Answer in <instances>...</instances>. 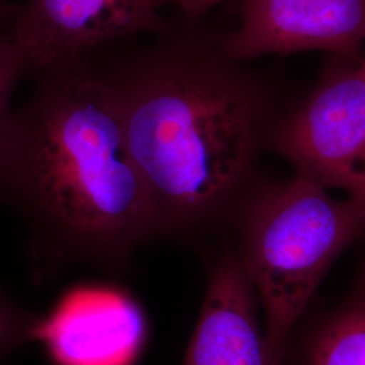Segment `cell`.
<instances>
[{"mask_svg": "<svg viewBox=\"0 0 365 365\" xmlns=\"http://www.w3.org/2000/svg\"><path fill=\"white\" fill-rule=\"evenodd\" d=\"M86 63L117 103L155 237L232 232L282 111L268 84L227 54L222 33L182 14L150 43Z\"/></svg>", "mask_w": 365, "mask_h": 365, "instance_id": "1", "label": "cell"}, {"mask_svg": "<svg viewBox=\"0 0 365 365\" xmlns=\"http://www.w3.org/2000/svg\"><path fill=\"white\" fill-rule=\"evenodd\" d=\"M33 78L0 130V199L26 222L36 257L123 272L155 230L117 103L86 60Z\"/></svg>", "mask_w": 365, "mask_h": 365, "instance_id": "2", "label": "cell"}, {"mask_svg": "<svg viewBox=\"0 0 365 365\" xmlns=\"http://www.w3.org/2000/svg\"><path fill=\"white\" fill-rule=\"evenodd\" d=\"M232 245L264 312L274 365L334 261L365 237V207L300 176L256 182L235 218Z\"/></svg>", "mask_w": 365, "mask_h": 365, "instance_id": "3", "label": "cell"}, {"mask_svg": "<svg viewBox=\"0 0 365 365\" xmlns=\"http://www.w3.org/2000/svg\"><path fill=\"white\" fill-rule=\"evenodd\" d=\"M295 173L344 191L365 207V72L339 66L298 105L282 110L267 150Z\"/></svg>", "mask_w": 365, "mask_h": 365, "instance_id": "4", "label": "cell"}, {"mask_svg": "<svg viewBox=\"0 0 365 365\" xmlns=\"http://www.w3.org/2000/svg\"><path fill=\"white\" fill-rule=\"evenodd\" d=\"M157 7L156 0H29L11 10L6 36L34 76L76 66L140 33L156 34L167 22Z\"/></svg>", "mask_w": 365, "mask_h": 365, "instance_id": "5", "label": "cell"}, {"mask_svg": "<svg viewBox=\"0 0 365 365\" xmlns=\"http://www.w3.org/2000/svg\"><path fill=\"white\" fill-rule=\"evenodd\" d=\"M365 0H245L223 46L240 61L271 53L327 51L359 57Z\"/></svg>", "mask_w": 365, "mask_h": 365, "instance_id": "6", "label": "cell"}, {"mask_svg": "<svg viewBox=\"0 0 365 365\" xmlns=\"http://www.w3.org/2000/svg\"><path fill=\"white\" fill-rule=\"evenodd\" d=\"M144 314L111 289H80L39 319L34 339L60 365H128L145 337Z\"/></svg>", "mask_w": 365, "mask_h": 365, "instance_id": "7", "label": "cell"}, {"mask_svg": "<svg viewBox=\"0 0 365 365\" xmlns=\"http://www.w3.org/2000/svg\"><path fill=\"white\" fill-rule=\"evenodd\" d=\"M259 300L232 244L215 256L182 365H274L257 317Z\"/></svg>", "mask_w": 365, "mask_h": 365, "instance_id": "8", "label": "cell"}, {"mask_svg": "<svg viewBox=\"0 0 365 365\" xmlns=\"http://www.w3.org/2000/svg\"><path fill=\"white\" fill-rule=\"evenodd\" d=\"M284 365H365V260L339 303L295 329Z\"/></svg>", "mask_w": 365, "mask_h": 365, "instance_id": "9", "label": "cell"}, {"mask_svg": "<svg viewBox=\"0 0 365 365\" xmlns=\"http://www.w3.org/2000/svg\"><path fill=\"white\" fill-rule=\"evenodd\" d=\"M41 317L18 307L0 288V359L15 348L34 341Z\"/></svg>", "mask_w": 365, "mask_h": 365, "instance_id": "10", "label": "cell"}, {"mask_svg": "<svg viewBox=\"0 0 365 365\" xmlns=\"http://www.w3.org/2000/svg\"><path fill=\"white\" fill-rule=\"evenodd\" d=\"M24 75L26 64L11 39L0 34V130L10 115V101L14 88Z\"/></svg>", "mask_w": 365, "mask_h": 365, "instance_id": "11", "label": "cell"}, {"mask_svg": "<svg viewBox=\"0 0 365 365\" xmlns=\"http://www.w3.org/2000/svg\"><path fill=\"white\" fill-rule=\"evenodd\" d=\"M225 0H156L157 6H161L164 3L175 4L182 16L190 19H199L202 15L207 13L211 7L217 6L218 3Z\"/></svg>", "mask_w": 365, "mask_h": 365, "instance_id": "12", "label": "cell"}, {"mask_svg": "<svg viewBox=\"0 0 365 365\" xmlns=\"http://www.w3.org/2000/svg\"><path fill=\"white\" fill-rule=\"evenodd\" d=\"M360 68H361V69H363V71H364V72H365V58H364V60H363V63H361V64H360Z\"/></svg>", "mask_w": 365, "mask_h": 365, "instance_id": "13", "label": "cell"}, {"mask_svg": "<svg viewBox=\"0 0 365 365\" xmlns=\"http://www.w3.org/2000/svg\"><path fill=\"white\" fill-rule=\"evenodd\" d=\"M0 3H1V0H0Z\"/></svg>", "mask_w": 365, "mask_h": 365, "instance_id": "14", "label": "cell"}]
</instances>
